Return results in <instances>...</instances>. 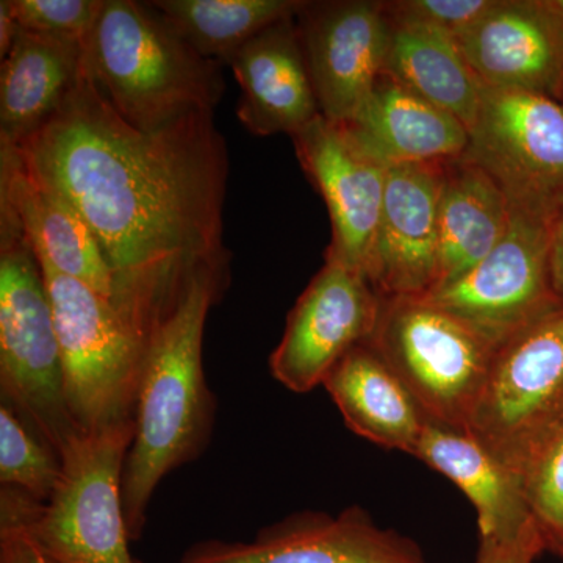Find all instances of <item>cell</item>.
Returning <instances> with one entry per match:
<instances>
[{
	"label": "cell",
	"instance_id": "cell-33",
	"mask_svg": "<svg viewBox=\"0 0 563 563\" xmlns=\"http://www.w3.org/2000/svg\"><path fill=\"white\" fill-rule=\"evenodd\" d=\"M21 32L11 0L0 2V57H5Z\"/></svg>",
	"mask_w": 563,
	"mask_h": 563
},
{
	"label": "cell",
	"instance_id": "cell-21",
	"mask_svg": "<svg viewBox=\"0 0 563 563\" xmlns=\"http://www.w3.org/2000/svg\"><path fill=\"white\" fill-rule=\"evenodd\" d=\"M413 457L461 488L476 509L481 540L507 539L532 523L520 474L472 433L428 421Z\"/></svg>",
	"mask_w": 563,
	"mask_h": 563
},
{
	"label": "cell",
	"instance_id": "cell-3",
	"mask_svg": "<svg viewBox=\"0 0 563 563\" xmlns=\"http://www.w3.org/2000/svg\"><path fill=\"white\" fill-rule=\"evenodd\" d=\"M84 54L107 101L141 132L214 111L224 95L221 63L192 49L150 2L103 0Z\"/></svg>",
	"mask_w": 563,
	"mask_h": 563
},
{
	"label": "cell",
	"instance_id": "cell-8",
	"mask_svg": "<svg viewBox=\"0 0 563 563\" xmlns=\"http://www.w3.org/2000/svg\"><path fill=\"white\" fill-rule=\"evenodd\" d=\"M555 203L510 202V221L495 250L472 272L424 296L496 351L563 309L551 282V221Z\"/></svg>",
	"mask_w": 563,
	"mask_h": 563
},
{
	"label": "cell",
	"instance_id": "cell-32",
	"mask_svg": "<svg viewBox=\"0 0 563 563\" xmlns=\"http://www.w3.org/2000/svg\"><path fill=\"white\" fill-rule=\"evenodd\" d=\"M550 269L555 296L563 306V195L555 203L551 221Z\"/></svg>",
	"mask_w": 563,
	"mask_h": 563
},
{
	"label": "cell",
	"instance_id": "cell-9",
	"mask_svg": "<svg viewBox=\"0 0 563 563\" xmlns=\"http://www.w3.org/2000/svg\"><path fill=\"white\" fill-rule=\"evenodd\" d=\"M562 421L563 309L496 351L466 432L520 474Z\"/></svg>",
	"mask_w": 563,
	"mask_h": 563
},
{
	"label": "cell",
	"instance_id": "cell-4",
	"mask_svg": "<svg viewBox=\"0 0 563 563\" xmlns=\"http://www.w3.org/2000/svg\"><path fill=\"white\" fill-rule=\"evenodd\" d=\"M60 343L66 401L79 432L135 422L147 331L117 299L41 263Z\"/></svg>",
	"mask_w": 563,
	"mask_h": 563
},
{
	"label": "cell",
	"instance_id": "cell-15",
	"mask_svg": "<svg viewBox=\"0 0 563 563\" xmlns=\"http://www.w3.org/2000/svg\"><path fill=\"white\" fill-rule=\"evenodd\" d=\"M444 166L387 168L383 213L366 266V279L380 298H424L435 290Z\"/></svg>",
	"mask_w": 563,
	"mask_h": 563
},
{
	"label": "cell",
	"instance_id": "cell-24",
	"mask_svg": "<svg viewBox=\"0 0 563 563\" xmlns=\"http://www.w3.org/2000/svg\"><path fill=\"white\" fill-rule=\"evenodd\" d=\"M384 73L426 101L473 128L484 85L463 57L457 38L439 29L390 22Z\"/></svg>",
	"mask_w": 563,
	"mask_h": 563
},
{
	"label": "cell",
	"instance_id": "cell-22",
	"mask_svg": "<svg viewBox=\"0 0 563 563\" xmlns=\"http://www.w3.org/2000/svg\"><path fill=\"white\" fill-rule=\"evenodd\" d=\"M322 387L352 432L377 446L413 455L428 420L402 380L368 343L352 347Z\"/></svg>",
	"mask_w": 563,
	"mask_h": 563
},
{
	"label": "cell",
	"instance_id": "cell-29",
	"mask_svg": "<svg viewBox=\"0 0 563 563\" xmlns=\"http://www.w3.org/2000/svg\"><path fill=\"white\" fill-rule=\"evenodd\" d=\"M498 0H398L384 2L388 21L439 29L459 38L496 5Z\"/></svg>",
	"mask_w": 563,
	"mask_h": 563
},
{
	"label": "cell",
	"instance_id": "cell-7",
	"mask_svg": "<svg viewBox=\"0 0 563 563\" xmlns=\"http://www.w3.org/2000/svg\"><path fill=\"white\" fill-rule=\"evenodd\" d=\"M133 432L135 422L79 432L63 451L57 490L29 512V528L51 563H136L122 504Z\"/></svg>",
	"mask_w": 563,
	"mask_h": 563
},
{
	"label": "cell",
	"instance_id": "cell-28",
	"mask_svg": "<svg viewBox=\"0 0 563 563\" xmlns=\"http://www.w3.org/2000/svg\"><path fill=\"white\" fill-rule=\"evenodd\" d=\"M11 5L24 31L84 44L95 29L103 0H11Z\"/></svg>",
	"mask_w": 563,
	"mask_h": 563
},
{
	"label": "cell",
	"instance_id": "cell-31",
	"mask_svg": "<svg viewBox=\"0 0 563 563\" xmlns=\"http://www.w3.org/2000/svg\"><path fill=\"white\" fill-rule=\"evenodd\" d=\"M542 551L543 539L532 521L517 536L481 540L476 563H533Z\"/></svg>",
	"mask_w": 563,
	"mask_h": 563
},
{
	"label": "cell",
	"instance_id": "cell-27",
	"mask_svg": "<svg viewBox=\"0 0 563 563\" xmlns=\"http://www.w3.org/2000/svg\"><path fill=\"white\" fill-rule=\"evenodd\" d=\"M520 474L544 550L563 559V421L533 451Z\"/></svg>",
	"mask_w": 563,
	"mask_h": 563
},
{
	"label": "cell",
	"instance_id": "cell-34",
	"mask_svg": "<svg viewBox=\"0 0 563 563\" xmlns=\"http://www.w3.org/2000/svg\"><path fill=\"white\" fill-rule=\"evenodd\" d=\"M544 5L553 11L554 16L558 18L563 25V0H544Z\"/></svg>",
	"mask_w": 563,
	"mask_h": 563
},
{
	"label": "cell",
	"instance_id": "cell-35",
	"mask_svg": "<svg viewBox=\"0 0 563 563\" xmlns=\"http://www.w3.org/2000/svg\"><path fill=\"white\" fill-rule=\"evenodd\" d=\"M136 563H143V562L136 561Z\"/></svg>",
	"mask_w": 563,
	"mask_h": 563
},
{
	"label": "cell",
	"instance_id": "cell-17",
	"mask_svg": "<svg viewBox=\"0 0 563 563\" xmlns=\"http://www.w3.org/2000/svg\"><path fill=\"white\" fill-rule=\"evenodd\" d=\"M0 213L20 228L38 262L113 298V273L79 211L33 172L16 147L3 144Z\"/></svg>",
	"mask_w": 563,
	"mask_h": 563
},
{
	"label": "cell",
	"instance_id": "cell-19",
	"mask_svg": "<svg viewBox=\"0 0 563 563\" xmlns=\"http://www.w3.org/2000/svg\"><path fill=\"white\" fill-rule=\"evenodd\" d=\"M340 125L363 154L385 169L457 161L470 143L468 129L457 118L385 73L357 113Z\"/></svg>",
	"mask_w": 563,
	"mask_h": 563
},
{
	"label": "cell",
	"instance_id": "cell-36",
	"mask_svg": "<svg viewBox=\"0 0 563 563\" xmlns=\"http://www.w3.org/2000/svg\"><path fill=\"white\" fill-rule=\"evenodd\" d=\"M562 103H563V96H562Z\"/></svg>",
	"mask_w": 563,
	"mask_h": 563
},
{
	"label": "cell",
	"instance_id": "cell-13",
	"mask_svg": "<svg viewBox=\"0 0 563 563\" xmlns=\"http://www.w3.org/2000/svg\"><path fill=\"white\" fill-rule=\"evenodd\" d=\"M179 563H426L409 537L379 528L361 507L332 517L292 515L258 532L252 542L207 540Z\"/></svg>",
	"mask_w": 563,
	"mask_h": 563
},
{
	"label": "cell",
	"instance_id": "cell-5",
	"mask_svg": "<svg viewBox=\"0 0 563 563\" xmlns=\"http://www.w3.org/2000/svg\"><path fill=\"white\" fill-rule=\"evenodd\" d=\"M0 387L62 457L79 433L66 401L60 343L43 269L27 239L0 213Z\"/></svg>",
	"mask_w": 563,
	"mask_h": 563
},
{
	"label": "cell",
	"instance_id": "cell-10",
	"mask_svg": "<svg viewBox=\"0 0 563 563\" xmlns=\"http://www.w3.org/2000/svg\"><path fill=\"white\" fill-rule=\"evenodd\" d=\"M463 161L490 174L510 202L563 195V103L536 92L484 87Z\"/></svg>",
	"mask_w": 563,
	"mask_h": 563
},
{
	"label": "cell",
	"instance_id": "cell-25",
	"mask_svg": "<svg viewBox=\"0 0 563 563\" xmlns=\"http://www.w3.org/2000/svg\"><path fill=\"white\" fill-rule=\"evenodd\" d=\"M152 9L181 40L228 65L244 43L276 22L296 16L302 0H154Z\"/></svg>",
	"mask_w": 563,
	"mask_h": 563
},
{
	"label": "cell",
	"instance_id": "cell-26",
	"mask_svg": "<svg viewBox=\"0 0 563 563\" xmlns=\"http://www.w3.org/2000/svg\"><path fill=\"white\" fill-rule=\"evenodd\" d=\"M62 459L13 407L0 406V484L46 504L57 490Z\"/></svg>",
	"mask_w": 563,
	"mask_h": 563
},
{
	"label": "cell",
	"instance_id": "cell-20",
	"mask_svg": "<svg viewBox=\"0 0 563 563\" xmlns=\"http://www.w3.org/2000/svg\"><path fill=\"white\" fill-rule=\"evenodd\" d=\"M84 44L21 29L0 68V144L20 146L57 113L84 69Z\"/></svg>",
	"mask_w": 563,
	"mask_h": 563
},
{
	"label": "cell",
	"instance_id": "cell-16",
	"mask_svg": "<svg viewBox=\"0 0 563 563\" xmlns=\"http://www.w3.org/2000/svg\"><path fill=\"white\" fill-rule=\"evenodd\" d=\"M457 43L484 87L562 102L563 25L544 0H498Z\"/></svg>",
	"mask_w": 563,
	"mask_h": 563
},
{
	"label": "cell",
	"instance_id": "cell-1",
	"mask_svg": "<svg viewBox=\"0 0 563 563\" xmlns=\"http://www.w3.org/2000/svg\"><path fill=\"white\" fill-rule=\"evenodd\" d=\"M13 147L79 211L113 273V298L147 328L196 274L229 273V155L213 111L141 132L107 101L84 55L57 113Z\"/></svg>",
	"mask_w": 563,
	"mask_h": 563
},
{
	"label": "cell",
	"instance_id": "cell-2",
	"mask_svg": "<svg viewBox=\"0 0 563 563\" xmlns=\"http://www.w3.org/2000/svg\"><path fill=\"white\" fill-rule=\"evenodd\" d=\"M229 273L196 274L152 324L141 366L135 432L122 473V504L131 540H139L162 481L206 450L214 398L203 372V332Z\"/></svg>",
	"mask_w": 563,
	"mask_h": 563
},
{
	"label": "cell",
	"instance_id": "cell-14",
	"mask_svg": "<svg viewBox=\"0 0 563 563\" xmlns=\"http://www.w3.org/2000/svg\"><path fill=\"white\" fill-rule=\"evenodd\" d=\"M303 173L324 199L332 225L325 261L366 277L379 228L387 169L363 154L342 125L318 117L291 136Z\"/></svg>",
	"mask_w": 563,
	"mask_h": 563
},
{
	"label": "cell",
	"instance_id": "cell-30",
	"mask_svg": "<svg viewBox=\"0 0 563 563\" xmlns=\"http://www.w3.org/2000/svg\"><path fill=\"white\" fill-rule=\"evenodd\" d=\"M0 495V563H51L29 528L35 499L7 487Z\"/></svg>",
	"mask_w": 563,
	"mask_h": 563
},
{
	"label": "cell",
	"instance_id": "cell-12",
	"mask_svg": "<svg viewBox=\"0 0 563 563\" xmlns=\"http://www.w3.org/2000/svg\"><path fill=\"white\" fill-rule=\"evenodd\" d=\"M295 21L321 117L344 124L384 74L390 44L384 2H303Z\"/></svg>",
	"mask_w": 563,
	"mask_h": 563
},
{
	"label": "cell",
	"instance_id": "cell-18",
	"mask_svg": "<svg viewBox=\"0 0 563 563\" xmlns=\"http://www.w3.org/2000/svg\"><path fill=\"white\" fill-rule=\"evenodd\" d=\"M228 65L242 88L236 117L252 135L292 136L321 117L295 16L257 33Z\"/></svg>",
	"mask_w": 563,
	"mask_h": 563
},
{
	"label": "cell",
	"instance_id": "cell-11",
	"mask_svg": "<svg viewBox=\"0 0 563 563\" xmlns=\"http://www.w3.org/2000/svg\"><path fill=\"white\" fill-rule=\"evenodd\" d=\"M380 296L362 273L325 261L287 318L284 335L269 355V373L292 393L324 383L344 355L372 339Z\"/></svg>",
	"mask_w": 563,
	"mask_h": 563
},
{
	"label": "cell",
	"instance_id": "cell-6",
	"mask_svg": "<svg viewBox=\"0 0 563 563\" xmlns=\"http://www.w3.org/2000/svg\"><path fill=\"white\" fill-rule=\"evenodd\" d=\"M368 340L402 380L426 420L468 431L496 350L424 298H380Z\"/></svg>",
	"mask_w": 563,
	"mask_h": 563
},
{
	"label": "cell",
	"instance_id": "cell-23",
	"mask_svg": "<svg viewBox=\"0 0 563 563\" xmlns=\"http://www.w3.org/2000/svg\"><path fill=\"white\" fill-rule=\"evenodd\" d=\"M509 221V198L490 174L462 157L446 162L439 203V276L432 292L479 265Z\"/></svg>",
	"mask_w": 563,
	"mask_h": 563
}]
</instances>
